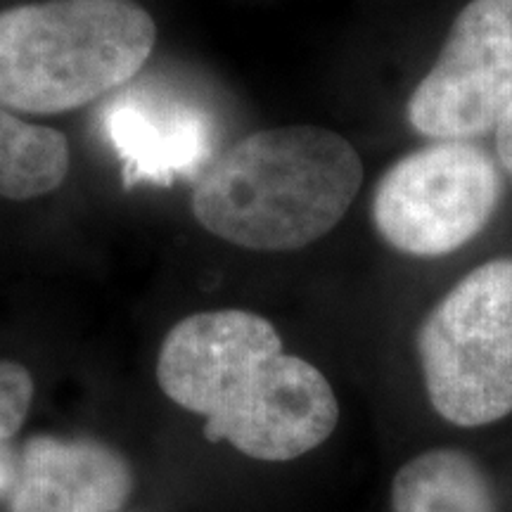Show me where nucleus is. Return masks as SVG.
Masks as SVG:
<instances>
[{
  "label": "nucleus",
  "instance_id": "f257e3e1",
  "mask_svg": "<svg viewBox=\"0 0 512 512\" xmlns=\"http://www.w3.org/2000/svg\"><path fill=\"white\" fill-rule=\"evenodd\" d=\"M162 392L204 415V437L249 458L285 463L335 432L328 377L283 351L271 320L252 311H202L178 320L157 358Z\"/></svg>",
  "mask_w": 512,
  "mask_h": 512
},
{
  "label": "nucleus",
  "instance_id": "f03ea898",
  "mask_svg": "<svg viewBox=\"0 0 512 512\" xmlns=\"http://www.w3.org/2000/svg\"><path fill=\"white\" fill-rule=\"evenodd\" d=\"M363 183L356 147L323 126H278L228 145L192 185L207 233L252 252H294L347 216Z\"/></svg>",
  "mask_w": 512,
  "mask_h": 512
},
{
  "label": "nucleus",
  "instance_id": "7ed1b4c3",
  "mask_svg": "<svg viewBox=\"0 0 512 512\" xmlns=\"http://www.w3.org/2000/svg\"><path fill=\"white\" fill-rule=\"evenodd\" d=\"M157 24L136 0H46L0 12V107L79 110L136 79Z\"/></svg>",
  "mask_w": 512,
  "mask_h": 512
},
{
  "label": "nucleus",
  "instance_id": "20e7f679",
  "mask_svg": "<svg viewBox=\"0 0 512 512\" xmlns=\"http://www.w3.org/2000/svg\"><path fill=\"white\" fill-rule=\"evenodd\" d=\"M418 354L444 420L482 427L512 413V259L486 261L434 306Z\"/></svg>",
  "mask_w": 512,
  "mask_h": 512
},
{
  "label": "nucleus",
  "instance_id": "39448f33",
  "mask_svg": "<svg viewBox=\"0 0 512 512\" xmlns=\"http://www.w3.org/2000/svg\"><path fill=\"white\" fill-rule=\"evenodd\" d=\"M501 192L494 159L475 145L444 140L389 166L375 185L370 214L389 247L432 259L477 238Z\"/></svg>",
  "mask_w": 512,
  "mask_h": 512
},
{
  "label": "nucleus",
  "instance_id": "423d86ee",
  "mask_svg": "<svg viewBox=\"0 0 512 512\" xmlns=\"http://www.w3.org/2000/svg\"><path fill=\"white\" fill-rule=\"evenodd\" d=\"M512 102V0H472L408 100L420 136L465 143L496 131Z\"/></svg>",
  "mask_w": 512,
  "mask_h": 512
},
{
  "label": "nucleus",
  "instance_id": "0eeeda50",
  "mask_svg": "<svg viewBox=\"0 0 512 512\" xmlns=\"http://www.w3.org/2000/svg\"><path fill=\"white\" fill-rule=\"evenodd\" d=\"M107 107L105 133L128 185L197 181L211 162V126L200 107L150 86L124 91Z\"/></svg>",
  "mask_w": 512,
  "mask_h": 512
},
{
  "label": "nucleus",
  "instance_id": "6e6552de",
  "mask_svg": "<svg viewBox=\"0 0 512 512\" xmlns=\"http://www.w3.org/2000/svg\"><path fill=\"white\" fill-rule=\"evenodd\" d=\"M133 489L131 467L93 439L34 437L19 453L10 512H117Z\"/></svg>",
  "mask_w": 512,
  "mask_h": 512
},
{
  "label": "nucleus",
  "instance_id": "1a4fd4ad",
  "mask_svg": "<svg viewBox=\"0 0 512 512\" xmlns=\"http://www.w3.org/2000/svg\"><path fill=\"white\" fill-rule=\"evenodd\" d=\"M392 505L394 512H498L482 467L453 448L408 460L394 477Z\"/></svg>",
  "mask_w": 512,
  "mask_h": 512
},
{
  "label": "nucleus",
  "instance_id": "9d476101",
  "mask_svg": "<svg viewBox=\"0 0 512 512\" xmlns=\"http://www.w3.org/2000/svg\"><path fill=\"white\" fill-rule=\"evenodd\" d=\"M72 169L69 140L62 131L31 124L0 107V197L27 202L50 195Z\"/></svg>",
  "mask_w": 512,
  "mask_h": 512
},
{
  "label": "nucleus",
  "instance_id": "9b49d317",
  "mask_svg": "<svg viewBox=\"0 0 512 512\" xmlns=\"http://www.w3.org/2000/svg\"><path fill=\"white\" fill-rule=\"evenodd\" d=\"M34 401V377L22 363L0 361V441L22 430Z\"/></svg>",
  "mask_w": 512,
  "mask_h": 512
},
{
  "label": "nucleus",
  "instance_id": "f8f14e48",
  "mask_svg": "<svg viewBox=\"0 0 512 512\" xmlns=\"http://www.w3.org/2000/svg\"><path fill=\"white\" fill-rule=\"evenodd\" d=\"M496 152L505 171L512 176V102L496 126Z\"/></svg>",
  "mask_w": 512,
  "mask_h": 512
},
{
  "label": "nucleus",
  "instance_id": "ddd939ff",
  "mask_svg": "<svg viewBox=\"0 0 512 512\" xmlns=\"http://www.w3.org/2000/svg\"><path fill=\"white\" fill-rule=\"evenodd\" d=\"M17 465L19 456H15V451L8 446V441H0V496L10 494L17 477Z\"/></svg>",
  "mask_w": 512,
  "mask_h": 512
}]
</instances>
